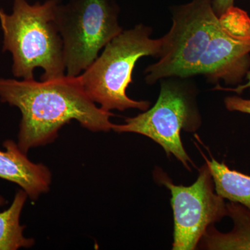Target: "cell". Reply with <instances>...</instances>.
<instances>
[{
  "mask_svg": "<svg viewBox=\"0 0 250 250\" xmlns=\"http://www.w3.org/2000/svg\"><path fill=\"white\" fill-rule=\"evenodd\" d=\"M0 100L21 110L18 146L25 154L53 142L59 129L72 120L95 132L110 131L114 125L110 121L114 115L95 105L78 76L41 82L0 78Z\"/></svg>",
  "mask_w": 250,
  "mask_h": 250,
  "instance_id": "cell-1",
  "label": "cell"
},
{
  "mask_svg": "<svg viewBox=\"0 0 250 250\" xmlns=\"http://www.w3.org/2000/svg\"><path fill=\"white\" fill-rule=\"evenodd\" d=\"M62 0H47L31 5L14 0L11 14L0 9V24L4 34L3 51L13 56L14 76L34 80V70H43L41 81L65 75L63 42L55 21Z\"/></svg>",
  "mask_w": 250,
  "mask_h": 250,
  "instance_id": "cell-2",
  "label": "cell"
},
{
  "mask_svg": "<svg viewBox=\"0 0 250 250\" xmlns=\"http://www.w3.org/2000/svg\"><path fill=\"white\" fill-rule=\"evenodd\" d=\"M151 34L152 29L142 24L123 31L79 75L85 93L92 101L100 104L103 109L110 111L137 108L145 111L149 108V102L131 100L126 91L132 82L136 62L142 57L160 55L162 38L152 39Z\"/></svg>",
  "mask_w": 250,
  "mask_h": 250,
  "instance_id": "cell-3",
  "label": "cell"
},
{
  "mask_svg": "<svg viewBox=\"0 0 250 250\" xmlns=\"http://www.w3.org/2000/svg\"><path fill=\"white\" fill-rule=\"evenodd\" d=\"M118 14L114 0H70L59 4L55 21L63 42L65 75L79 76L123 32Z\"/></svg>",
  "mask_w": 250,
  "mask_h": 250,
  "instance_id": "cell-4",
  "label": "cell"
},
{
  "mask_svg": "<svg viewBox=\"0 0 250 250\" xmlns=\"http://www.w3.org/2000/svg\"><path fill=\"white\" fill-rule=\"evenodd\" d=\"M212 1L192 0L173 8L172 27L162 37L159 61L145 71L148 84L166 78L198 75L200 60L218 21Z\"/></svg>",
  "mask_w": 250,
  "mask_h": 250,
  "instance_id": "cell-5",
  "label": "cell"
},
{
  "mask_svg": "<svg viewBox=\"0 0 250 250\" xmlns=\"http://www.w3.org/2000/svg\"><path fill=\"white\" fill-rule=\"evenodd\" d=\"M199 125L198 113L187 86L176 80L164 79L154 106L137 116L126 118L125 124L113 125L112 129L147 136L190 170L191 160L184 149L180 133L182 129L194 131Z\"/></svg>",
  "mask_w": 250,
  "mask_h": 250,
  "instance_id": "cell-6",
  "label": "cell"
},
{
  "mask_svg": "<svg viewBox=\"0 0 250 250\" xmlns=\"http://www.w3.org/2000/svg\"><path fill=\"white\" fill-rule=\"evenodd\" d=\"M159 179L172 194V250L196 249L208 227L228 215L223 197L214 192V182L208 166H202L196 182L190 187L174 185L166 176L159 175Z\"/></svg>",
  "mask_w": 250,
  "mask_h": 250,
  "instance_id": "cell-7",
  "label": "cell"
},
{
  "mask_svg": "<svg viewBox=\"0 0 250 250\" xmlns=\"http://www.w3.org/2000/svg\"><path fill=\"white\" fill-rule=\"evenodd\" d=\"M250 68V18L232 6L218 17L213 36L199 65L198 75L228 85L243 82Z\"/></svg>",
  "mask_w": 250,
  "mask_h": 250,
  "instance_id": "cell-8",
  "label": "cell"
},
{
  "mask_svg": "<svg viewBox=\"0 0 250 250\" xmlns=\"http://www.w3.org/2000/svg\"><path fill=\"white\" fill-rule=\"evenodd\" d=\"M3 145L6 151L0 150V178L17 184L32 200L48 191L52 181L49 169L29 161L14 141L9 140Z\"/></svg>",
  "mask_w": 250,
  "mask_h": 250,
  "instance_id": "cell-9",
  "label": "cell"
},
{
  "mask_svg": "<svg viewBox=\"0 0 250 250\" xmlns=\"http://www.w3.org/2000/svg\"><path fill=\"white\" fill-rule=\"evenodd\" d=\"M228 215L232 219L233 229L229 233L219 232L208 227L201 240L206 250H250V210L240 204L227 205Z\"/></svg>",
  "mask_w": 250,
  "mask_h": 250,
  "instance_id": "cell-10",
  "label": "cell"
},
{
  "mask_svg": "<svg viewBox=\"0 0 250 250\" xmlns=\"http://www.w3.org/2000/svg\"><path fill=\"white\" fill-rule=\"evenodd\" d=\"M204 157L213 177L216 193L250 210V175L231 170L225 163H219L213 158L208 160Z\"/></svg>",
  "mask_w": 250,
  "mask_h": 250,
  "instance_id": "cell-11",
  "label": "cell"
},
{
  "mask_svg": "<svg viewBox=\"0 0 250 250\" xmlns=\"http://www.w3.org/2000/svg\"><path fill=\"white\" fill-rule=\"evenodd\" d=\"M24 190L16 193L9 209L0 212V250H16L21 248H31L34 240L23 235L25 227L20 224V217L27 198ZM5 200L0 196V207L4 205Z\"/></svg>",
  "mask_w": 250,
  "mask_h": 250,
  "instance_id": "cell-12",
  "label": "cell"
},
{
  "mask_svg": "<svg viewBox=\"0 0 250 250\" xmlns=\"http://www.w3.org/2000/svg\"><path fill=\"white\" fill-rule=\"evenodd\" d=\"M225 104L229 111L250 114V99L248 100L238 96L228 97L225 98Z\"/></svg>",
  "mask_w": 250,
  "mask_h": 250,
  "instance_id": "cell-13",
  "label": "cell"
},
{
  "mask_svg": "<svg viewBox=\"0 0 250 250\" xmlns=\"http://www.w3.org/2000/svg\"><path fill=\"white\" fill-rule=\"evenodd\" d=\"M234 6V0H213L212 6L213 11L218 17L222 16L224 13L230 8Z\"/></svg>",
  "mask_w": 250,
  "mask_h": 250,
  "instance_id": "cell-14",
  "label": "cell"
},
{
  "mask_svg": "<svg viewBox=\"0 0 250 250\" xmlns=\"http://www.w3.org/2000/svg\"><path fill=\"white\" fill-rule=\"evenodd\" d=\"M246 78L248 80V82L245 83V84L237 85L236 88H223V87H220V85H218V86L215 87L214 89L232 91L238 94H241L247 88H250V70L247 73Z\"/></svg>",
  "mask_w": 250,
  "mask_h": 250,
  "instance_id": "cell-15",
  "label": "cell"
}]
</instances>
